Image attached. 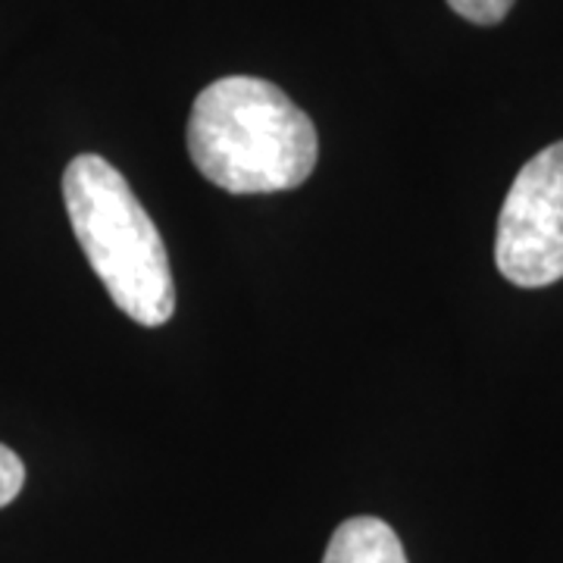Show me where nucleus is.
<instances>
[{
  "instance_id": "7ed1b4c3",
  "label": "nucleus",
  "mask_w": 563,
  "mask_h": 563,
  "mask_svg": "<svg viewBox=\"0 0 563 563\" xmlns=\"http://www.w3.org/2000/svg\"><path fill=\"white\" fill-rule=\"evenodd\" d=\"M495 263L520 288L563 279V141L526 163L504 198Z\"/></svg>"
},
{
  "instance_id": "f257e3e1",
  "label": "nucleus",
  "mask_w": 563,
  "mask_h": 563,
  "mask_svg": "<svg viewBox=\"0 0 563 563\" xmlns=\"http://www.w3.org/2000/svg\"><path fill=\"white\" fill-rule=\"evenodd\" d=\"M188 157L203 179L229 195H276L310 179L320 161L313 120L279 85L225 76L195 98Z\"/></svg>"
},
{
  "instance_id": "f03ea898",
  "label": "nucleus",
  "mask_w": 563,
  "mask_h": 563,
  "mask_svg": "<svg viewBox=\"0 0 563 563\" xmlns=\"http://www.w3.org/2000/svg\"><path fill=\"white\" fill-rule=\"evenodd\" d=\"M63 201L85 261L122 313L147 329L173 320L176 282L166 244L120 169L98 154L73 157Z\"/></svg>"
},
{
  "instance_id": "423d86ee",
  "label": "nucleus",
  "mask_w": 563,
  "mask_h": 563,
  "mask_svg": "<svg viewBox=\"0 0 563 563\" xmlns=\"http://www.w3.org/2000/svg\"><path fill=\"white\" fill-rule=\"evenodd\" d=\"M22 485H25V463L20 461L16 451L0 444V507L16 501Z\"/></svg>"
},
{
  "instance_id": "20e7f679",
  "label": "nucleus",
  "mask_w": 563,
  "mask_h": 563,
  "mask_svg": "<svg viewBox=\"0 0 563 563\" xmlns=\"http://www.w3.org/2000/svg\"><path fill=\"white\" fill-rule=\"evenodd\" d=\"M322 563H407V551L385 520L351 517L332 532Z\"/></svg>"
},
{
  "instance_id": "39448f33",
  "label": "nucleus",
  "mask_w": 563,
  "mask_h": 563,
  "mask_svg": "<svg viewBox=\"0 0 563 563\" xmlns=\"http://www.w3.org/2000/svg\"><path fill=\"white\" fill-rule=\"evenodd\" d=\"M517 0H448V7L473 25H498Z\"/></svg>"
}]
</instances>
